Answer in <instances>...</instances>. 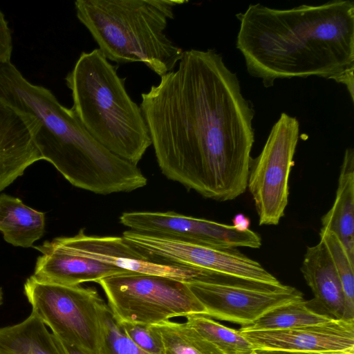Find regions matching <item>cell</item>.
Wrapping results in <instances>:
<instances>
[{
	"label": "cell",
	"instance_id": "1",
	"mask_svg": "<svg viewBox=\"0 0 354 354\" xmlns=\"http://www.w3.org/2000/svg\"><path fill=\"white\" fill-rule=\"evenodd\" d=\"M141 98L156 160L167 178L220 202L245 193L254 110L220 54L183 51L178 68Z\"/></svg>",
	"mask_w": 354,
	"mask_h": 354
},
{
	"label": "cell",
	"instance_id": "2",
	"mask_svg": "<svg viewBox=\"0 0 354 354\" xmlns=\"http://www.w3.org/2000/svg\"><path fill=\"white\" fill-rule=\"evenodd\" d=\"M236 48L265 87L316 75L344 84L354 100V2L333 0L276 9L250 4L236 15Z\"/></svg>",
	"mask_w": 354,
	"mask_h": 354
},
{
	"label": "cell",
	"instance_id": "3",
	"mask_svg": "<svg viewBox=\"0 0 354 354\" xmlns=\"http://www.w3.org/2000/svg\"><path fill=\"white\" fill-rule=\"evenodd\" d=\"M98 49L82 52L65 77L71 109L87 132L106 149L137 165L151 140L142 109Z\"/></svg>",
	"mask_w": 354,
	"mask_h": 354
},
{
	"label": "cell",
	"instance_id": "4",
	"mask_svg": "<svg viewBox=\"0 0 354 354\" xmlns=\"http://www.w3.org/2000/svg\"><path fill=\"white\" fill-rule=\"evenodd\" d=\"M184 0H77L76 16L98 49L118 64L142 62L160 77L174 70L183 50L166 35Z\"/></svg>",
	"mask_w": 354,
	"mask_h": 354
},
{
	"label": "cell",
	"instance_id": "5",
	"mask_svg": "<svg viewBox=\"0 0 354 354\" xmlns=\"http://www.w3.org/2000/svg\"><path fill=\"white\" fill-rule=\"evenodd\" d=\"M33 312L64 343L86 354H108L109 306L95 289L39 281L24 283Z\"/></svg>",
	"mask_w": 354,
	"mask_h": 354
},
{
	"label": "cell",
	"instance_id": "6",
	"mask_svg": "<svg viewBox=\"0 0 354 354\" xmlns=\"http://www.w3.org/2000/svg\"><path fill=\"white\" fill-rule=\"evenodd\" d=\"M113 319L153 325L176 317L206 315L185 282L171 278L125 273L100 280Z\"/></svg>",
	"mask_w": 354,
	"mask_h": 354
},
{
	"label": "cell",
	"instance_id": "7",
	"mask_svg": "<svg viewBox=\"0 0 354 354\" xmlns=\"http://www.w3.org/2000/svg\"><path fill=\"white\" fill-rule=\"evenodd\" d=\"M299 138L295 117L282 113L274 123L260 154L252 159L248 188L260 225H276L288 203L289 176Z\"/></svg>",
	"mask_w": 354,
	"mask_h": 354
},
{
	"label": "cell",
	"instance_id": "8",
	"mask_svg": "<svg viewBox=\"0 0 354 354\" xmlns=\"http://www.w3.org/2000/svg\"><path fill=\"white\" fill-rule=\"evenodd\" d=\"M185 283L205 307L206 316L241 327L277 306L304 298L301 291L290 286H272L214 273L205 280Z\"/></svg>",
	"mask_w": 354,
	"mask_h": 354
},
{
	"label": "cell",
	"instance_id": "9",
	"mask_svg": "<svg viewBox=\"0 0 354 354\" xmlns=\"http://www.w3.org/2000/svg\"><path fill=\"white\" fill-rule=\"evenodd\" d=\"M122 237L148 256L167 263L272 286L282 283L260 263L236 249H223L127 230Z\"/></svg>",
	"mask_w": 354,
	"mask_h": 354
},
{
	"label": "cell",
	"instance_id": "10",
	"mask_svg": "<svg viewBox=\"0 0 354 354\" xmlns=\"http://www.w3.org/2000/svg\"><path fill=\"white\" fill-rule=\"evenodd\" d=\"M130 230L223 249L261 246V238L250 229L239 232L232 225L174 212H129L120 217Z\"/></svg>",
	"mask_w": 354,
	"mask_h": 354
},
{
	"label": "cell",
	"instance_id": "11",
	"mask_svg": "<svg viewBox=\"0 0 354 354\" xmlns=\"http://www.w3.org/2000/svg\"><path fill=\"white\" fill-rule=\"evenodd\" d=\"M53 244L66 252L99 261L133 273L156 275L188 282L202 280L209 272L167 263L143 253L122 236L87 235L81 229L70 237H57Z\"/></svg>",
	"mask_w": 354,
	"mask_h": 354
},
{
	"label": "cell",
	"instance_id": "12",
	"mask_svg": "<svg viewBox=\"0 0 354 354\" xmlns=\"http://www.w3.org/2000/svg\"><path fill=\"white\" fill-rule=\"evenodd\" d=\"M240 331L254 349L354 354V320L333 319L285 330Z\"/></svg>",
	"mask_w": 354,
	"mask_h": 354
},
{
	"label": "cell",
	"instance_id": "13",
	"mask_svg": "<svg viewBox=\"0 0 354 354\" xmlns=\"http://www.w3.org/2000/svg\"><path fill=\"white\" fill-rule=\"evenodd\" d=\"M35 127L30 115L0 99V192L42 160L34 140Z\"/></svg>",
	"mask_w": 354,
	"mask_h": 354
},
{
	"label": "cell",
	"instance_id": "14",
	"mask_svg": "<svg viewBox=\"0 0 354 354\" xmlns=\"http://www.w3.org/2000/svg\"><path fill=\"white\" fill-rule=\"evenodd\" d=\"M32 248L41 253L37 259L32 274L39 281L79 286L82 283H97L109 277L130 272L97 260L63 251L54 245L51 241Z\"/></svg>",
	"mask_w": 354,
	"mask_h": 354
},
{
	"label": "cell",
	"instance_id": "15",
	"mask_svg": "<svg viewBox=\"0 0 354 354\" xmlns=\"http://www.w3.org/2000/svg\"><path fill=\"white\" fill-rule=\"evenodd\" d=\"M301 272L314 295L307 300L310 308L334 319H343L342 284L330 256L320 240L315 245L307 247Z\"/></svg>",
	"mask_w": 354,
	"mask_h": 354
},
{
	"label": "cell",
	"instance_id": "16",
	"mask_svg": "<svg viewBox=\"0 0 354 354\" xmlns=\"http://www.w3.org/2000/svg\"><path fill=\"white\" fill-rule=\"evenodd\" d=\"M322 230L333 232L354 263V150H345L331 208L322 217Z\"/></svg>",
	"mask_w": 354,
	"mask_h": 354
},
{
	"label": "cell",
	"instance_id": "17",
	"mask_svg": "<svg viewBox=\"0 0 354 354\" xmlns=\"http://www.w3.org/2000/svg\"><path fill=\"white\" fill-rule=\"evenodd\" d=\"M0 354H66L62 342L33 313L23 322L0 328Z\"/></svg>",
	"mask_w": 354,
	"mask_h": 354
},
{
	"label": "cell",
	"instance_id": "18",
	"mask_svg": "<svg viewBox=\"0 0 354 354\" xmlns=\"http://www.w3.org/2000/svg\"><path fill=\"white\" fill-rule=\"evenodd\" d=\"M0 232L13 246L33 247L45 232V213L25 205L19 198L1 194Z\"/></svg>",
	"mask_w": 354,
	"mask_h": 354
},
{
	"label": "cell",
	"instance_id": "19",
	"mask_svg": "<svg viewBox=\"0 0 354 354\" xmlns=\"http://www.w3.org/2000/svg\"><path fill=\"white\" fill-rule=\"evenodd\" d=\"M334 319L313 310L304 298L277 306L240 330L258 331L290 329L319 324Z\"/></svg>",
	"mask_w": 354,
	"mask_h": 354
},
{
	"label": "cell",
	"instance_id": "20",
	"mask_svg": "<svg viewBox=\"0 0 354 354\" xmlns=\"http://www.w3.org/2000/svg\"><path fill=\"white\" fill-rule=\"evenodd\" d=\"M186 323L222 354H250L252 344L239 330L228 328L205 315L186 317Z\"/></svg>",
	"mask_w": 354,
	"mask_h": 354
},
{
	"label": "cell",
	"instance_id": "21",
	"mask_svg": "<svg viewBox=\"0 0 354 354\" xmlns=\"http://www.w3.org/2000/svg\"><path fill=\"white\" fill-rule=\"evenodd\" d=\"M152 326L161 338L164 354H222L186 322L168 320Z\"/></svg>",
	"mask_w": 354,
	"mask_h": 354
},
{
	"label": "cell",
	"instance_id": "22",
	"mask_svg": "<svg viewBox=\"0 0 354 354\" xmlns=\"http://www.w3.org/2000/svg\"><path fill=\"white\" fill-rule=\"evenodd\" d=\"M319 237L330 256L342 284L344 297L343 319L354 320V263L333 232L320 229Z\"/></svg>",
	"mask_w": 354,
	"mask_h": 354
},
{
	"label": "cell",
	"instance_id": "23",
	"mask_svg": "<svg viewBox=\"0 0 354 354\" xmlns=\"http://www.w3.org/2000/svg\"><path fill=\"white\" fill-rule=\"evenodd\" d=\"M116 323L123 333L145 353L164 354L161 338L152 325L129 322Z\"/></svg>",
	"mask_w": 354,
	"mask_h": 354
},
{
	"label": "cell",
	"instance_id": "24",
	"mask_svg": "<svg viewBox=\"0 0 354 354\" xmlns=\"http://www.w3.org/2000/svg\"><path fill=\"white\" fill-rule=\"evenodd\" d=\"M108 354H148L136 346L121 330L112 315L108 320Z\"/></svg>",
	"mask_w": 354,
	"mask_h": 354
},
{
	"label": "cell",
	"instance_id": "25",
	"mask_svg": "<svg viewBox=\"0 0 354 354\" xmlns=\"http://www.w3.org/2000/svg\"><path fill=\"white\" fill-rule=\"evenodd\" d=\"M12 39L3 13L0 10V64L11 62Z\"/></svg>",
	"mask_w": 354,
	"mask_h": 354
},
{
	"label": "cell",
	"instance_id": "26",
	"mask_svg": "<svg viewBox=\"0 0 354 354\" xmlns=\"http://www.w3.org/2000/svg\"><path fill=\"white\" fill-rule=\"evenodd\" d=\"M232 221V225L239 232H245L250 230V221L249 218L243 214L235 215Z\"/></svg>",
	"mask_w": 354,
	"mask_h": 354
},
{
	"label": "cell",
	"instance_id": "27",
	"mask_svg": "<svg viewBox=\"0 0 354 354\" xmlns=\"http://www.w3.org/2000/svg\"><path fill=\"white\" fill-rule=\"evenodd\" d=\"M250 354H337L325 353L296 352L278 350L254 349Z\"/></svg>",
	"mask_w": 354,
	"mask_h": 354
},
{
	"label": "cell",
	"instance_id": "28",
	"mask_svg": "<svg viewBox=\"0 0 354 354\" xmlns=\"http://www.w3.org/2000/svg\"><path fill=\"white\" fill-rule=\"evenodd\" d=\"M2 299H3V292H2L1 288H0V305L2 303Z\"/></svg>",
	"mask_w": 354,
	"mask_h": 354
}]
</instances>
